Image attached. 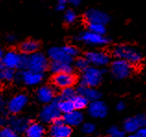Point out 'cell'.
Wrapping results in <instances>:
<instances>
[{
    "label": "cell",
    "instance_id": "cell-1",
    "mask_svg": "<svg viewBox=\"0 0 146 137\" xmlns=\"http://www.w3.org/2000/svg\"><path fill=\"white\" fill-rule=\"evenodd\" d=\"M111 56H113L114 59L125 60V61L130 63L134 67L139 66L143 62V54H141V52L139 49L125 44L116 45L113 48Z\"/></svg>",
    "mask_w": 146,
    "mask_h": 137
},
{
    "label": "cell",
    "instance_id": "cell-2",
    "mask_svg": "<svg viewBox=\"0 0 146 137\" xmlns=\"http://www.w3.org/2000/svg\"><path fill=\"white\" fill-rule=\"evenodd\" d=\"M105 72L106 70H104V68H102L90 65L86 70L82 71L80 77V84L90 87H98L103 82Z\"/></svg>",
    "mask_w": 146,
    "mask_h": 137
},
{
    "label": "cell",
    "instance_id": "cell-3",
    "mask_svg": "<svg viewBox=\"0 0 146 137\" xmlns=\"http://www.w3.org/2000/svg\"><path fill=\"white\" fill-rule=\"evenodd\" d=\"M135 68L136 67H134L130 63L118 59L111 60L109 64V71L111 76L114 79L119 80V81L130 77L135 70Z\"/></svg>",
    "mask_w": 146,
    "mask_h": 137
},
{
    "label": "cell",
    "instance_id": "cell-4",
    "mask_svg": "<svg viewBox=\"0 0 146 137\" xmlns=\"http://www.w3.org/2000/svg\"><path fill=\"white\" fill-rule=\"evenodd\" d=\"M75 39L82 43L91 45V47H105L110 43V39L106 35H101L90 31H84L80 33Z\"/></svg>",
    "mask_w": 146,
    "mask_h": 137
},
{
    "label": "cell",
    "instance_id": "cell-5",
    "mask_svg": "<svg viewBox=\"0 0 146 137\" xmlns=\"http://www.w3.org/2000/svg\"><path fill=\"white\" fill-rule=\"evenodd\" d=\"M146 126V114L138 113L133 116H129L123 120L122 129L126 134H135L141 128Z\"/></svg>",
    "mask_w": 146,
    "mask_h": 137
},
{
    "label": "cell",
    "instance_id": "cell-6",
    "mask_svg": "<svg viewBox=\"0 0 146 137\" xmlns=\"http://www.w3.org/2000/svg\"><path fill=\"white\" fill-rule=\"evenodd\" d=\"M84 57L91 66L103 68L110 64L112 56L105 50H91L86 52Z\"/></svg>",
    "mask_w": 146,
    "mask_h": 137
},
{
    "label": "cell",
    "instance_id": "cell-7",
    "mask_svg": "<svg viewBox=\"0 0 146 137\" xmlns=\"http://www.w3.org/2000/svg\"><path fill=\"white\" fill-rule=\"evenodd\" d=\"M39 118L42 122L44 123H53L54 121L62 118V113L57 106V99H55L49 104L44 105V106L40 111Z\"/></svg>",
    "mask_w": 146,
    "mask_h": 137
},
{
    "label": "cell",
    "instance_id": "cell-8",
    "mask_svg": "<svg viewBox=\"0 0 146 137\" xmlns=\"http://www.w3.org/2000/svg\"><path fill=\"white\" fill-rule=\"evenodd\" d=\"M49 67L48 59L41 52H35L28 56V67L27 70H31L39 73H44Z\"/></svg>",
    "mask_w": 146,
    "mask_h": 137
},
{
    "label": "cell",
    "instance_id": "cell-9",
    "mask_svg": "<svg viewBox=\"0 0 146 137\" xmlns=\"http://www.w3.org/2000/svg\"><path fill=\"white\" fill-rule=\"evenodd\" d=\"M87 112L91 118L95 120H102L107 117L109 108L107 104L101 99L92 101L87 106Z\"/></svg>",
    "mask_w": 146,
    "mask_h": 137
},
{
    "label": "cell",
    "instance_id": "cell-10",
    "mask_svg": "<svg viewBox=\"0 0 146 137\" xmlns=\"http://www.w3.org/2000/svg\"><path fill=\"white\" fill-rule=\"evenodd\" d=\"M43 73H39V72H35L31 70H22L21 72L16 74V77H15V79H17L19 82L28 86L38 85L43 81Z\"/></svg>",
    "mask_w": 146,
    "mask_h": 137
},
{
    "label": "cell",
    "instance_id": "cell-11",
    "mask_svg": "<svg viewBox=\"0 0 146 137\" xmlns=\"http://www.w3.org/2000/svg\"><path fill=\"white\" fill-rule=\"evenodd\" d=\"M28 96L25 94H18L7 103V109L10 114L16 115L21 112L28 104Z\"/></svg>",
    "mask_w": 146,
    "mask_h": 137
},
{
    "label": "cell",
    "instance_id": "cell-12",
    "mask_svg": "<svg viewBox=\"0 0 146 137\" xmlns=\"http://www.w3.org/2000/svg\"><path fill=\"white\" fill-rule=\"evenodd\" d=\"M84 20L88 23H101L106 25L110 21V16L105 11L90 9L84 13Z\"/></svg>",
    "mask_w": 146,
    "mask_h": 137
},
{
    "label": "cell",
    "instance_id": "cell-13",
    "mask_svg": "<svg viewBox=\"0 0 146 137\" xmlns=\"http://www.w3.org/2000/svg\"><path fill=\"white\" fill-rule=\"evenodd\" d=\"M71 134L72 127L65 123L62 118L51 123V126L49 128L50 137H70Z\"/></svg>",
    "mask_w": 146,
    "mask_h": 137
},
{
    "label": "cell",
    "instance_id": "cell-14",
    "mask_svg": "<svg viewBox=\"0 0 146 137\" xmlns=\"http://www.w3.org/2000/svg\"><path fill=\"white\" fill-rule=\"evenodd\" d=\"M53 85L58 89L67 88V87L74 86L77 82L76 75L71 72V73H57L54 74L52 78Z\"/></svg>",
    "mask_w": 146,
    "mask_h": 137
},
{
    "label": "cell",
    "instance_id": "cell-15",
    "mask_svg": "<svg viewBox=\"0 0 146 137\" xmlns=\"http://www.w3.org/2000/svg\"><path fill=\"white\" fill-rule=\"evenodd\" d=\"M22 57H23V54L11 50L3 55V58L0 62L6 68H12V70H21Z\"/></svg>",
    "mask_w": 146,
    "mask_h": 137
},
{
    "label": "cell",
    "instance_id": "cell-16",
    "mask_svg": "<svg viewBox=\"0 0 146 137\" xmlns=\"http://www.w3.org/2000/svg\"><path fill=\"white\" fill-rule=\"evenodd\" d=\"M48 59H51V61H58V62H65V63H73L74 59L70 57L66 52L64 51L63 47H54L49 48L47 53Z\"/></svg>",
    "mask_w": 146,
    "mask_h": 137
},
{
    "label": "cell",
    "instance_id": "cell-17",
    "mask_svg": "<svg viewBox=\"0 0 146 137\" xmlns=\"http://www.w3.org/2000/svg\"><path fill=\"white\" fill-rule=\"evenodd\" d=\"M36 96L41 103L46 105L56 99V91L54 87L50 85H43L38 88Z\"/></svg>",
    "mask_w": 146,
    "mask_h": 137
},
{
    "label": "cell",
    "instance_id": "cell-18",
    "mask_svg": "<svg viewBox=\"0 0 146 137\" xmlns=\"http://www.w3.org/2000/svg\"><path fill=\"white\" fill-rule=\"evenodd\" d=\"M62 120L66 124L70 127H78L80 126L84 122V114L80 110L74 109L73 111L63 114Z\"/></svg>",
    "mask_w": 146,
    "mask_h": 137
},
{
    "label": "cell",
    "instance_id": "cell-19",
    "mask_svg": "<svg viewBox=\"0 0 146 137\" xmlns=\"http://www.w3.org/2000/svg\"><path fill=\"white\" fill-rule=\"evenodd\" d=\"M30 123L31 122L29 119H27L25 117L17 116V115L12 116L11 118H9V127L12 128L16 134L25 132L26 129L28 128Z\"/></svg>",
    "mask_w": 146,
    "mask_h": 137
},
{
    "label": "cell",
    "instance_id": "cell-20",
    "mask_svg": "<svg viewBox=\"0 0 146 137\" xmlns=\"http://www.w3.org/2000/svg\"><path fill=\"white\" fill-rule=\"evenodd\" d=\"M76 90L77 93L83 96L89 102L101 99L102 97V93L97 89V87H90L80 84L76 88Z\"/></svg>",
    "mask_w": 146,
    "mask_h": 137
},
{
    "label": "cell",
    "instance_id": "cell-21",
    "mask_svg": "<svg viewBox=\"0 0 146 137\" xmlns=\"http://www.w3.org/2000/svg\"><path fill=\"white\" fill-rule=\"evenodd\" d=\"M49 70L54 74L57 73H71L74 70V67L70 63L51 61L49 63Z\"/></svg>",
    "mask_w": 146,
    "mask_h": 137
},
{
    "label": "cell",
    "instance_id": "cell-22",
    "mask_svg": "<svg viewBox=\"0 0 146 137\" xmlns=\"http://www.w3.org/2000/svg\"><path fill=\"white\" fill-rule=\"evenodd\" d=\"M25 134L27 137H44L45 128L40 122H32L26 129Z\"/></svg>",
    "mask_w": 146,
    "mask_h": 137
},
{
    "label": "cell",
    "instance_id": "cell-23",
    "mask_svg": "<svg viewBox=\"0 0 146 137\" xmlns=\"http://www.w3.org/2000/svg\"><path fill=\"white\" fill-rule=\"evenodd\" d=\"M39 43L35 40H33V39H28V40H25L24 42H22L21 44V54H24V55H32L33 53H35L38 51L39 49Z\"/></svg>",
    "mask_w": 146,
    "mask_h": 137
},
{
    "label": "cell",
    "instance_id": "cell-24",
    "mask_svg": "<svg viewBox=\"0 0 146 137\" xmlns=\"http://www.w3.org/2000/svg\"><path fill=\"white\" fill-rule=\"evenodd\" d=\"M71 100L73 103V106H74V108L76 110H80V111H82L83 109H86L90 103L83 96L78 93H77V94Z\"/></svg>",
    "mask_w": 146,
    "mask_h": 137
},
{
    "label": "cell",
    "instance_id": "cell-25",
    "mask_svg": "<svg viewBox=\"0 0 146 137\" xmlns=\"http://www.w3.org/2000/svg\"><path fill=\"white\" fill-rule=\"evenodd\" d=\"M57 106L62 114H67L73 111L74 106H73L72 100H63V99H57Z\"/></svg>",
    "mask_w": 146,
    "mask_h": 137
},
{
    "label": "cell",
    "instance_id": "cell-26",
    "mask_svg": "<svg viewBox=\"0 0 146 137\" xmlns=\"http://www.w3.org/2000/svg\"><path fill=\"white\" fill-rule=\"evenodd\" d=\"M15 77H16V72H15V70L6 68L5 66L3 67L1 72H0V81L11 82L15 79Z\"/></svg>",
    "mask_w": 146,
    "mask_h": 137
},
{
    "label": "cell",
    "instance_id": "cell-27",
    "mask_svg": "<svg viewBox=\"0 0 146 137\" xmlns=\"http://www.w3.org/2000/svg\"><path fill=\"white\" fill-rule=\"evenodd\" d=\"M107 137H125L126 132L122 129V127L117 125H111L106 130Z\"/></svg>",
    "mask_w": 146,
    "mask_h": 137
},
{
    "label": "cell",
    "instance_id": "cell-28",
    "mask_svg": "<svg viewBox=\"0 0 146 137\" xmlns=\"http://www.w3.org/2000/svg\"><path fill=\"white\" fill-rule=\"evenodd\" d=\"M77 94V90L73 86L71 87H67V88L61 89L58 99H63V100H71L73 97Z\"/></svg>",
    "mask_w": 146,
    "mask_h": 137
},
{
    "label": "cell",
    "instance_id": "cell-29",
    "mask_svg": "<svg viewBox=\"0 0 146 137\" xmlns=\"http://www.w3.org/2000/svg\"><path fill=\"white\" fill-rule=\"evenodd\" d=\"M87 30L92 33L101 34V35H106V27L105 24L101 23H88Z\"/></svg>",
    "mask_w": 146,
    "mask_h": 137
},
{
    "label": "cell",
    "instance_id": "cell-30",
    "mask_svg": "<svg viewBox=\"0 0 146 137\" xmlns=\"http://www.w3.org/2000/svg\"><path fill=\"white\" fill-rule=\"evenodd\" d=\"M73 63H74V68L76 70H80V72L83 71L84 70H86V68L90 66V64L88 62V60L86 59L85 57H77V58L73 60Z\"/></svg>",
    "mask_w": 146,
    "mask_h": 137
},
{
    "label": "cell",
    "instance_id": "cell-31",
    "mask_svg": "<svg viewBox=\"0 0 146 137\" xmlns=\"http://www.w3.org/2000/svg\"><path fill=\"white\" fill-rule=\"evenodd\" d=\"M80 126H82V134H86V135H92L96 132V125H95L94 122H91V121L83 122Z\"/></svg>",
    "mask_w": 146,
    "mask_h": 137
},
{
    "label": "cell",
    "instance_id": "cell-32",
    "mask_svg": "<svg viewBox=\"0 0 146 137\" xmlns=\"http://www.w3.org/2000/svg\"><path fill=\"white\" fill-rule=\"evenodd\" d=\"M64 51L67 53V54L71 57L72 59H76L77 57H79L80 55V50L78 47H76L75 45H67L62 47Z\"/></svg>",
    "mask_w": 146,
    "mask_h": 137
},
{
    "label": "cell",
    "instance_id": "cell-33",
    "mask_svg": "<svg viewBox=\"0 0 146 137\" xmlns=\"http://www.w3.org/2000/svg\"><path fill=\"white\" fill-rule=\"evenodd\" d=\"M77 20V14L74 10L72 9H67L64 13V21L68 24L74 23Z\"/></svg>",
    "mask_w": 146,
    "mask_h": 137
},
{
    "label": "cell",
    "instance_id": "cell-34",
    "mask_svg": "<svg viewBox=\"0 0 146 137\" xmlns=\"http://www.w3.org/2000/svg\"><path fill=\"white\" fill-rule=\"evenodd\" d=\"M16 136L17 134L10 127H3L0 130V137H16Z\"/></svg>",
    "mask_w": 146,
    "mask_h": 137
},
{
    "label": "cell",
    "instance_id": "cell-35",
    "mask_svg": "<svg viewBox=\"0 0 146 137\" xmlns=\"http://www.w3.org/2000/svg\"><path fill=\"white\" fill-rule=\"evenodd\" d=\"M68 0H57L56 2V10L58 11H64L67 9V5H68Z\"/></svg>",
    "mask_w": 146,
    "mask_h": 137
},
{
    "label": "cell",
    "instance_id": "cell-36",
    "mask_svg": "<svg viewBox=\"0 0 146 137\" xmlns=\"http://www.w3.org/2000/svg\"><path fill=\"white\" fill-rule=\"evenodd\" d=\"M127 108V105H126V103L124 101H118L117 103V105H116V109H117V111L118 112H122V111H124V110L126 109Z\"/></svg>",
    "mask_w": 146,
    "mask_h": 137
},
{
    "label": "cell",
    "instance_id": "cell-37",
    "mask_svg": "<svg viewBox=\"0 0 146 137\" xmlns=\"http://www.w3.org/2000/svg\"><path fill=\"white\" fill-rule=\"evenodd\" d=\"M5 108H6V102L1 96H0V115H3L4 114Z\"/></svg>",
    "mask_w": 146,
    "mask_h": 137
},
{
    "label": "cell",
    "instance_id": "cell-38",
    "mask_svg": "<svg viewBox=\"0 0 146 137\" xmlns=\"http://www.w3.org/2000/svg\"><path fill=\"white\" fill-rule=\"evenodd\" d=\"M7 122H9V120L4 116V114L0 115V127H4Z\"/></svg>",
    "mask_w": 146,
    "mask_h": 137
},
{
    "label": "cell",
    "instance_id": "cell-39",
    "mask_svg": "<svg viewBox=\"0 0 146 137\" xmlns=\"http://www.w3.org/2000/svg\"><path fill=\"white\" fill-rule=\"evenodd\" d=\"M68 3L72 7H79L82 4V0H68Z\"/></svg>",
    "mask_w": 146,
    "mask_h": 137
},
{
    "label": "cell",
    "instance_id": "cell-40",
    "mask_svg": "<svg viewBox=\"0 0 146 137\" xmlns=\"http://www.w3.org/2000/svg\"><path fill=\"white\" fill-rule=\"evenodd\" d=\"M137 134H139L140 137H146V126L141 128L140 130L137 132Z\"/></svg>",
    "mask_w": 146,
    "mask_h": 137
},
{
    "label": "cell",
    "instance_id": "cell-41",
    "mask_svg": "<svg viewBox=\"0 0 146 137\" xmlns=\"http://www.w3.org/2000/svg\"><path fill=\"white\" fill-rule=\"evenodd\" d=\"M6 39L7 42H9V43H14V42L16 41V36H15L14 34H7Z\"/></svg>",
    "mask_w": 146,
    "mask_h": 137
},
{
    "label": "cell",
    "instance_id": "cell-42",
    "mask_svg": "<svg viewBox=\"0 0 146 137\" xmlns=\"http://www.w3.org/2000/svg\"><path fill=\"white\" fill-rule=\"evenodd\" d=\"M125 137H140L139 134H137V132H135V134H126Z\"/></svg>",
    "mask_w": 146,
    "mask_h": 137
},
{
    "label": "cell",
    "instance_id": "cell-43",
    "mask_svg": "<svg viewBox=\"0 0 146 137\" xmlns=\"http://www.w3.org/2000/svg\"><path fill=\"white\" fill-rule=\"evenodd\" d=\"M3 55H4V52H3V50H2V48L0 47V61H1V59H2V58H3Z\"/></svg>",
    "mask_w": 146,
    "mask_h": 137
},
{
    "label": "cell",
    "instance_id": "cell-44",
    "mask_svg": "<svg viewBox=\"0 0 146 137\" xmlns=\"http://www.w3.org/2000/svg\"><path fill=\"white\" fill-rule=\"evenodd\" d=\"M16 137H18V136H16Z\"/></svg>",
    "mask_w": 146,
    "mask_h": 137
}]
</instances>
